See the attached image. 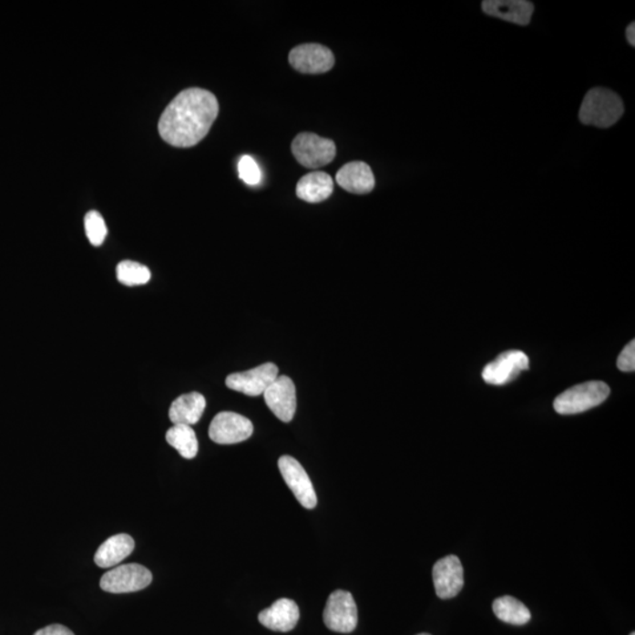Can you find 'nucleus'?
Masks as SVG:
<instances>
[{"mask_svg":"<svg viewBox=\"0 0 635 635\" xmlns=\"http://www.w3.org/2000/svg\"><path fill=\"white\" fill-rule=\"evenodd\" d=\"M220 113L213 93L192 87L181 91L160 117L159 133L166 143L176 148H191L208 135Z\"/></svg>","mask_w":635,"mask_h":635,"instance_id":"obj_1","label":"nucleus"},{"mask_svg":"<svg viewBox=\"0 0 635 635\" xmlns=\"http://www.w3.org/2000/svg\"><path fill=\"white\" fill-rule=\"evenodd\" d=\"M624 115V104L616 92L609 88H592L581 104L579 118L582 124L608 128Z\"/></svg>","mask_w":635,"mask_h":635,"instance_id":"obj_2","label":"nucleus"},{"mask_svg":"<svg viewBox=\"0 0 635 635\" xmlns=\"http://www.w3.org/2000/svg\"><path fill=\"white\" fill-rule=\"evenodd\" d=\"M609 387L605 383H582L558 395L554 400V410L562 415L582 414L600 405L609 398Z\"/></svg>","mask_w":635,"mask_h":635,"instance_id":"obj_3","label":"nucleus"},{"mask_svg":"<svg viewBox=\"0 0 635 635\" xmlns=\"http://www.w3.org/2000/svg\"><path fill=\"white\" fill-rule=\"evenodd\" d=\"M292 152L299 164L307 169H317L333 161L337 155V148L333 140L305 132L295 137Z\"/></svg>","mask_w":635,"mask_h":635,"instance_id":"obj_4","label":"nucleus"},{"mask_svg":"<svg viewBox=\"0 0 635 635\" xmlns=\"http://www.w3.org/2000/svg\"><path fill=\"white\" fill-rule=\"evenodd\" d=\"M323 622L333 632H353L358 625V609L350 592L339 589L331 594L323 609Z\"/></svg>","mask_w":635,"mask_h":635,"instance_id":"obj_5","label":"nucleus"},{"mask_svg":"<svg viewBox=\"0 0 635 635\" xmlns=\"http://www.w3.org/2000/svg\"><path fill=\"white\" fill-rule=\"evenodd\" d=\"M152 582V573L139 564L116 566L105 573L100 579V588L105 592L120 594L138 592Z\"/></svg>","mask_w":635,"mask_h":635,"instance_id":"obj_6","label":"nucleus"},{"mask_svg":"<svg viewBox=\"0 0 635 635\" xmlns=\"http://www.w3.org/2000/svg\"><path fill=\"white\" fill-rule=\"evenodd\" d=\"M278 467L299 504L307 509L314 508L318 503L317 495L302 465L293 456H282L278 460Z\"/></svg>","mask_w":635,"mask_h":635,"instance_id":"obj_7","label":"nucleus"},{"mask_svg":"<svg viewBox=\"0 0 635 635\" xmlns=\"http://www.w3.org/2000/svg\"><path fill=\"white\" fill-rule=\"evenodd\" d=\"M253 435V424L244 415L234 412H220L210 425L209 435L212 442L232 445L248 440Z\"/></svg>","mask_w":635,"mask_h":635,"instance_id":"obj_8","label":"nucleus"},{"mask_svg":"<svg viewBox=\"0 0 635 635\" xmlns=\"http://www.w3.org/2000/svg\"><path fill=\"white\" fill-rule=\"evenodd\" d=\"M529 369V359L523 351H507L487 364L483 371V379L489 385H505L519 377L521 372Z\"/></svg>","mask_w":635,"mask_h":635,"instance_id":"obj_9","label":"nucleus"},{"mask_svg":"<svg viewBox=\"0 0 635 635\" xmlns=\"http://www.w3.org/2000/svg\"><path fill=\"white\" fill-rule=\"evenodd\" d=\"M289 60L295 70L307 75L325 74L334 65L333 54L321 44H302L294 47Z\"/></svg>","mask_w":635,"mask_h":635,"instance_id":"obj_10","label":"nucleus"},{"mask_svg":"<svg viewBox=\"0 0 635 635\" xmlns=\"http://www.w3.org/2000/svg\"><path fill=\"white\" fill-rule=\"evenodd\" d=\"M278 375V367L272 363H266L256 369L230 374L226 378V386L242 394L258 396L264 394Z\"/></svg>","mask_w":635,"mask_h":635,"instance_id":"obj_11","label":"nucleus"},{"mask_svg":"<svg viewBox=\"0 0 635 635\" xmlns=\"http://www.w3.org/2000/svg\"><path fill=\"white\" fill-rule=\"evenodd\" d=\"M436 596L452 599L464 588V568L456 556H447L435 562L432 569Z\"/></svg>","mask_w":635,"mask_h":635,"instance_id":"obj_12","label":"nucleus"},{"mask_svg":"<svg viewBox=\"0 0 635 635\" xmlns=\"http://www.w3.org/2000/svg\"><path fill=\"white\" fill-rule=\"evenodd\" d=\"M266 405L282 422L290 423L297 410V395L292 379L278 375L264 392Z\"/></svg>","mask_w":635,"mask_h":635,"instance_id":"obj_13","label":"nucleus"},{"mask_svg":"<svg viewBox=\"0 0 635 635\" xmlns=\"http://www.w3.org/2000/svg\"><path fill=\"white\" fill-rule=\"evenodd\" d=\"M301 612L298 605L291 599H279L271 608L259 613V622L266 629L276 632H290L297 626Z\"/></svg>","mask_w":635,"mask_h":635,"instance_id":"obj_14","label":"nucleus"},{"mask_svg":"<svg viewBox=\"0 0 635 635\" xmlns=\"http://www.w3.org/2000/svg\"><path fill=\"white\" fill-rule=\"evenodd\" d=\"M337 184L347 192L370 193L375 186V178L369 165L363 161H352L343 165L337 173Z\"/></svg>","mask_w":635,"mask_h":635,"instance_id":"obj_15","label":"nucleus"},{"mask_svg":"<svg viewBox=\"0 0 635 635\" xmlns=\"http://www.w3.org/2000/svg\"><path fill=\"white\" fill-rule=\"evenodd\" d=\"M483 11L492 17L525 26L531 22L534 5L526 0H485Z\"/></svg>","mask_w":635,"mask_h":635,"instance_id":"obj_16","label":"nucleus"},{"mask_svg":"<svg viewBox=\"0 0 635 635\" xmlns=\"http://www.w3.org/2000/svg\"><path fill=\"white\" fill-rule=\"evenodd\" d=\"M135 540L128 534H117L108 538L99 546L96 552L95 562L102 568H111L118 566L135 549Z\"/></svg>","mask_w":635,"mask_h":635,"instance_id":"obj_17","label":"nucleus"},{"mask_svg":"<svg viewBox=\"0 0 635 635\" xmlns=\"http://www.w3.org/2000/svg\"><path fill=\"white\" fill-rule=\"evenodd\" d=\"M206 408L203 394L198 392L178 396L169 407V416L173 425H192L200 422Z\"/></svg>","mask_w":635,"mask_h":635,"instance_id":"obj_18","label":"nucleus"},{"mask_svg":"<svg viewBox=\"0 0 635 635\" xmlns=\"http://www.w3.org/2000/svg\"><path fill=\"white\" fill-rule=\"evenodd\" d=\"M333 179L325 172H311L298 181L297 196L307 203H322L333 192Z\"/></svg>","mask_w":635,"mask_h":635,"instance_id":"obj_19","label":"nucleus"},{"mask_svg":"<svg viewBox=\"0 0 635 635\" xmlns=\"http://www.w3.org/2000/svg\"><path fill=\"white\" fill-rule=\"evenodd\" d=\"M493 612L499 620L511 625H525L531 620V612L517 599L505 596L493 602Z\"/></svg>","mask_w":635,"mask_h":635,"instance_id":"obj_20","label":"nucleus"},{"mask_svg":"<svg viewBox=\"0 0 635 635\" xmlns=\"http://www.w3.org/2000/svg\"><path fill=\"white\" fill-rule=\"evenodd\" d=\"M166 442L185 459L196 458L200 450L196 432L189 425H173L166 433Z\"/></svg>","mask_w":635,"mask_h":635,"instance_id":"obj_21","label":"nucleus"},{"mask_svg":"<svg viewBox=\"0 0 635 635\" xmlns=\"http://www.w3.org/2000/svg\"><path fill=\"white\" fill-rule=\"evenodd\" d=\"M117 278L125 286H140L148 284L151 272L139 262L124 261L117 266Z\"/></svg>","mask_w":635,"mask_h":635,"instance_id":"obj_22","label":"nucleus"},{"mask_svg":"<svg viewBox=\"0 0 635 635\" xmlns=\"http://www.w3.org/2000/svg\"><path fill=\"white\" fill-rule=\"evenodd\" d=\"M85 232L93 246L103 244L108 236V228L102 214L91 211L85 216Z\"/></svg>","mask_w":635,"mask_h":635,"instance_id":"obj_23","label":"nucleus"},{"mask_svg":"<svg viewBox=\"0 0 635 635\" xmlns=\"http://www.w3.org/2000/svg\"><path fill=\"white\" fill-rule=\"evenodd\" d=\"M240 177L245 184L256 186L261 181V171L257 161L251 156H242L238 164Z\"/></svg>","mask_w":635,"mask_h":635,"instance_id":"obj_24","label":"nucleus"},{"mask_svg":"<svg viewBox=\"0 0 635 635\" xmlns=\"http://www.w3.org/2000/svg\"><path fill=\"white\" fill-rule=\"evenodd\" d=\"M618 369L622 372H633L635 370V342L627 343L621 351L617 362Z\"/></svg>","mask_w":635,"mask_h":635,"instance_id":"obj_25","label":"nucleus"},{"mask_svg":"<svg viewBox=\"0 0 635 635\" xmlns=\"http://www.w3.org/2000/svg\"><path fill=\"white\" fill-rule=\"evenodd\" d=\"M35 635H75L74 632H72L71 630H68L67 627H65L63 625H50L46 627V629H42L37 630V632L35 633Z\"/></svg>","mask_w":635,"mask_h":635,"instance_id":"obj_26","label":"nucleus"},{"mask_svg":"<svg viewBox=\"0 0 635 635\" xmlns=\"http://www.w3.org/2000/svg\"><path fill=\"white\" fill-rule=\"evenodd\" d=\"M635 26L634 23L630 24L629 27H627L626 31V36L627 39H629V43L630 46H635Z\"/></svg>","mask_w":635,"mask_h":635,"instance_id":"obj_27","label":"nucleus"},{"mask_svg":"<svg viewBox=\"0 0 635 635\" xmlns=\"http://www.w3.org/2000/svg\"><path fill=\"white\" fill-rule=\"evenodd\" d=\"M418 635H431V634L422 633V634H418Z\"/></svg>","mask_w":635,"mask_h":635,"instance_id":"obj_28","label":"nucleus"},{"mask_svg":"<svg viewBox=\"0 0 635 635\" xmlns=\"http://www.w3.org/2000/svg\"><path fill=\"white\" fill-rule=\"evenodd\" d=\"M630 635H635V633H634V632H633V633H630Z\"/></svg>","mask_w":635,"mask_h":635,"instance_id":"obj_29","label":"nucleus"}]
</instances>
